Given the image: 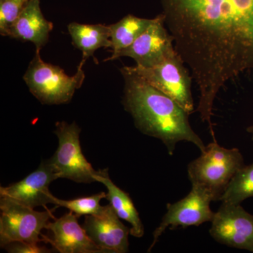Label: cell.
<instances>
[{
	"instance_id": "cell-1",
	"label": "cell",
	"mask_w": 253,
	"mask_h": 253,
	"mask_svg": "<svg viewBox=\"0 0 253 253\" xmlns=\"http://www.w3.org/2000/svg\"><path fill=\"white\" fill-rule=\"evenodd\" d=\"M176 52L199 90L196 111L214 136V100L228 82L253 70V0H161Z\"/></svg>"
},
{
	"instance_id": "cell-2",
	"label": "cell",
	"mask_w": 253,
	"mask_h": 253,
	"mask_svg": "<svg viewBox=\"0 0 253 253\" xmlns=\"http://www.w3.org/2000/svg\"><path fill=\"white\" fill-rule=\"evenodd\" d=\"M124 80L123 105L143 134L160 139L172 156L176 145L186 141L201 152L206 146L191 127L189 113L174 100L151 85L131 66L121 68Z\"/></svg>"
},
{
	"instance_id": "cell-3",
	"label": "cell",
	"mask_w": 253,
	"mask_h": 253,
	"mask_svg": "<svg viewBox=\"0 0 253 253\" xmlns=\"http://www.w3.org/2000/svg\"><path fill=\"white\" fill-rule=\"evenodd\" d=\"M244 166V157L239 149L221 147L214 141L189 163L188 174L192 185L206 190L213 201H219L233 176Z\"/></svg>"
},
{
	"instance_id": "cell-4",
	"label": "cell",
	"mask_w": 253,
	"mask_h": 253,
	"mask_svg": "<svg viewBox=\"0 0 253 253\" xmlns=\"http://www.w3.org/2000/svg\"><path fill=\"white\" fill-rule=\"evenodd\" d=\"M40 52L41 50H36V55L23 76L26 85L41 104H67L76 90L83 85L85 78L83 65L81 63L76 74L70 76L59 66L42 59Z\"/></svg>"
},
{
	"instance_id": "cell-5",
	"label": "cell",
	"mask_w": 253,
	"mask_h": 253,
	"mask_svg": "<svg viewBox=\"0 0 253 253\" xmlns=\"http://www.w3.org/2000/svg\"><path fill=\"white\" fill-rule=\"evenodd\" d=\"M151 85L170 97L186 113L194 112L191 84L193 77L176 50L151 68L131 66Z\"/></svg>"
},
{
	"instance_id": "cell-6",
	"label": "cell",
	"mask_w": 253,
	"mask_h": 253,
	"mask_svg": "<svg viewBox=\"0 0 253 253\" xmlns=\"http://www.w3.org/2000/svg\"><path fill=\"white\" fill-rule=\"evenodd\" d=\"M53 211L46 208L39 212L7 198L0 199V245L16 241L40 244L44 242L42 231L54 218Z\"/></svg>"
},
{
	"instance_id": "cell-7",
	"label": "cell",
	"mask_w": 253,
	"mask_h": 253,
	"mask_svg": "<svg viewBox=\"0 0 253 253\" xmlns=\"http://www.w3.org/2000/svg\"><path fill=\"white\" fill-rule=\"evenodd\" d=\"M81 131L76 122L71 124L65 121L56 123L54 133L57 136L59 146L49 159L59 178L90 184L96 182L95 177L97 171L83 154L80 142Z\"/></svg>"
},
{
	"instance_id": "cell-8",
	"label": "cell",
	"mask_w": 253,
	"mask_h": 253,
	"mask_svg": "<svg viewBox=\"0 0 253 253\" xmlns=\"http://www.w3.org/2000/svg\"><path fill=\"white\" fill-rule=\"evenodd\" d=\"M212 196L200 186L192 185V189L184 199L172 204H168L167 212L163 216L160 225L153 234V242L148 252L156 244L164 231L169 228L171 230L178 227L199 226L206 222H211L215 212L211 209Z\"/></svg>"
},
{
	"instance_id": "cell-9",
	"label": "cell",
	"mask_w": 253,
	"mask_h": 253,
	"mask_svg": "<svg viewBox=\"0 0 253 253\" xmlns=\"http://www.w3.org/2000/svg\"><path fill=\"white\" fill-rule=\"evenodd\" d=\"M211 223L210 234L219 244L253 253V215L240 205L221 204Z\"/></svg>"
},
{
	"instance_id": "cell-10",
	"label": "cell",
	"mask_w": 253,
	"mask_h": 253,
	"mask_svg": "<svg viewBox=\"0 0 253 253\" xmlns=\"http://www.w3.org/2000/svg\"><path fill=\"white\" fill-rule=\"evenodd\" d=\"M174 50V38L166 27L162 13L154 18L149 28L129 47L121 51L116 59L129 57L134 60L136 66L151 68Z\"/></svg>"
},
{
	"instance_id": "cell-11",
	"label": "cell",
	"mask_w": 253,
	"mask_h": 253,
	"mask_svg": "<svg viewBox=\"0 0 253 253\" xmlns=\"http://www.w3.org/2000/svg\"><path fill=\"white\" fill-rule=\"evenodd\" d=\"M59 179L50 159L42 161L36 170L22 180L0 187V197L7 198L18 204L35 208L52 204L54 195L49 191L51 183Z\"/></svg>"
},
{
	"instance_id": "cell-12",
	"label": "cell",
	"mask_w": 253,
	"mask_h": 253,
	"mask_svg": "<svg viewBox=\"0 0 253 253\" xmlns=\"http://www.w3.org/2000/svg\"><path fill=\"white\" fill-rule=\"evenodd\" d=\"M83 228L91 241L104 253H126L129 251L130 229L125 225L111 205L96 215H86Z\"/></svg>"
},
{
	"instance_id": "cell-13",
	"label": "cell",
	"mask_w": 253,
	"mask_h": 253,
	"mask_svg": "<svg viewBox=\"0 0 253 253\" xmlns=\"http://www.w3.org/2000/svg\"><path fill=\"white\" fill-rule=\"evenodd\" d=\"M80 216L71 211L59 219L50 221L46 229L51 237L42 236L44 242L49 243L61 253H104L80 225Z\"/></svg>"
},
{
	"instance_id": "cell-14",
	"label": "cell",
	"mask_w": 253,
	"mask_h": 253,
	"mask_svg": "<svg viewBox=\"0 0 253 253\" xmlns=\"http://www.w3.org/2000/svg\"><path fill=\"white\" fill-rule=\"evenodd\" d=\"M54 25L42 12L41 0H28L21 14L11 28L8 37L23 42H30L41 50L49 41Z\"/></svg>"
},
{
	"instance_id": "cell-15",
	"label": "cell",
	"mask_w": 253,
	"mask_h": 253,
	"mask_svg": "<svg viewBox=\"0 0 253 253\" xmlns=\"http://www.w3.org/2000/svg\"><path fill=\"white\" fill-rule=\"evenodd\" d=\"M95 178L96 182L101 183L107 189L106 199L109 201L118 217L131 224V235L136 238L142 237L144 234V225L129 194L113 182L108 169L97 170Z\"/></svg>"
},
{
	"instance_id": "cell-16",
	"label": "cell",
	"mask_w": 253,
	"mask_h": 253,
	"mask_svg": "<svg viewBox=\"0 0 253 253\" xmlns=\"http://www.w3.org/2000/svg\"><path fill=\"white\" fill-rule=\"evenodd\" d=\"M68 31L73 45L83 52L82 64L101 48H111V30L104 24L69 23Z\"/></svg>"
},
{
	"instance_id": "cell-17",
	"label": "cell",
	"mask_w": 253,
	"mask_h": 253,
	"mask_svg": "<svg viewBox=\"0 0 253 253\" xmlns=\"http://www.w3.org/2000/svg\"><path fill=\"white\" fill-rule=\"evenodd\" d=\"M154 18H140L129 14L117 23L109 25L112 54L105 61L116 60L118 54L129 47L149 28Z\"/></svg>"
},
{
	"instance_id": "cell-18",
	"label": "cell",
	"mask_w": 253,
	"mask_h": 253,
	"mask_svg": "<svg viewBox=\"0 0 253 253\" xmlns=\"http://www.w3.org/2000/svg\"><path fill=\"white\" fill-rule=\"evenodd\" d=\"M253 197V163L244 166L236 173L221 196L222 204L240 205Z\"/></svg>"
},
{
	"instance_id": "cell-19",
	"label": "cell",
	"mask_w": 253,
	"mask_h": 253,
	"mask_svg": "<svg viewBox=\"0 0 253 253\" xmlns=\"http://www.w3.org/2000/svg\"><path fill=\"white\" fill-rule=\"evenodd\" d=\"M104 199H106V193L105 192L72 200L59 199L54 196L52 204L56 207L67 208L78 216L96 215L104 211V206H101L100 204L101 200Z\"/></svg>"
},
{
	"instance_id": "cell-20",
	"label": "cell",
	"mask_w": 253,
	"mask_h": 253,
	"mask_svg": "<svg viewBox=\"0 0 253 253\" xmlns=\"http://www.w3.org/2000/svg\"><path fill=\"white\" fill-rule=\"evenodd\" d=\"M26 3L16 0H0V33L8 36Z\"/></svg>"
},
{
	"instance_id": "cell-21",
	"label": "cell",
	"mask_w": 253,
	"mask_h": 253,
	"mask_svg": "<svg viewBox=\"0 0 253 253\" xmlns=\"http://www.w3.org/2000/svg\"><path fill=\"white\" fill-rule=\"evenodd\" d=\"M3 249L10 253H50V250L39 244L16 241L5 246Z\"/></svg>"
},
{
	"instance_id": "cell-22",
	"label": "cell",
	"mask_w": 253,
	"mask_h": 253,
	"mask_svg": "<svg viewBox=\"0 0 253 253\" xmlns=\"http://www.w3.org/2000/svg\"><path fill=\"white\" fill-rule=\"evenodd\" d=\"M246 131H248V132L249 133V134H251V135H252V139L253 140V126H250L249 127H247V129H246Z\"/></svg>"
},
{
	"instance_id": "cell-23",
	"label": "cell",
	"mask_w": 253,
	"mask_h": 253,
	"mask_svg": "<svg viewBox=\"0 0 253 253\" xmlns=\"http://www.w3.org/2000/svg\"><path fill=\"white\" fill-rule=\"evenodd\" d=\"M16 1H20V2L26 3L28 0H16Z\"/></svg>"
}]
</instances>
